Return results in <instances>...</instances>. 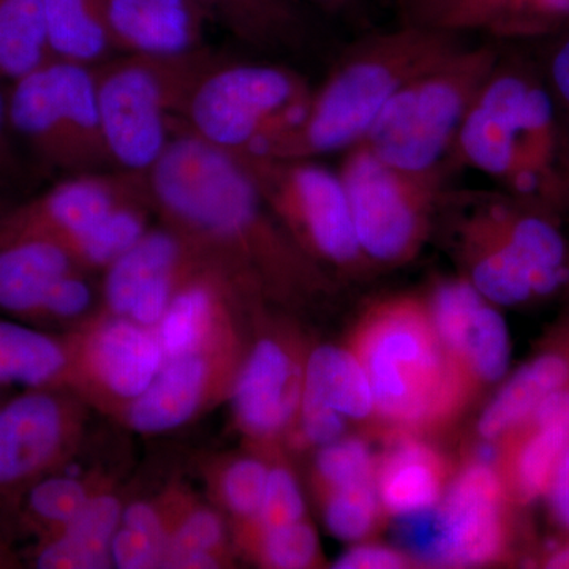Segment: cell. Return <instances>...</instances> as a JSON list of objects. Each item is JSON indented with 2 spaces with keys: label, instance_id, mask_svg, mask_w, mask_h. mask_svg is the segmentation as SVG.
Wrapping results in <instances>:
<instances>
[{
  "label": "cell",
  "instance_id": "cell-1",
  "mask_svg": "<svg viewBox=\"0 0 569 569\" xmlns=\"http://www.w3.org/2000/svg\"><path fill=\"white\" fill-rule=\"evenodd\" d=\"M146 187L164 223L208 249L261 298L298 302L335 288L230 153L179 132L146 174Z\"/></svg>",
  "mask_w": 569,
  "mask_h": 569
},
{
  "label": "cell",
  "instance_id": "cell-2",
  "mask_svg": "<svg viewBox=\"0 0 569 569\" xmlns=\"http://www.w3.org/2000/svg\"><path fill=\"white\" fill-rule=\"evenodd\" d=\"M346 343L369 378L380 440L432 438L473 407L438 336L426 293L369 302Z\"/></svg>",
  "mask_w": 569,
  "mask_h": 569
},
{
  "label": "cell",
  "instance_id": "cell-3",
  "mask_svg": "<svg viewBox=\"0 0 569 569\" xmlns=\"http://www.w3.org/2000/svg\"><path fill=\"white\" fill-rule=\"evenodd\" d=\"M467 39L407 22L367 33L343 51L326 80L312 89L301 114L252 153L318 159L348 151L365 140L407 81L466 47Z\"/></svg>",
  "mask_w": 569,
  "mask_h": 569
},
{
  "label": "cell",
  "instance_id": "cell-4",
  "mask_svg": "<svg viewBox=\"0 0 569 569\" xmlns=\"http://www.w3.org/2000/svg\"><path fill=\"white\" fill-rule=\"evenodd\" d=\"M455 170L479 171L498 189L569 178V137L539 61L503 43L449 157Z\"/></svg>",
  "mask_w": 569,
  "mask_h": 569
},
{
  "label": "cell",
  "instance_id": "cell-5",
  "mask_svg": "<svg viewBox=\"0 0 569 569\" xmlns=\"http://www.w3.org/2000/svg\"><path fill=\"white\" fill-rule=\"evenodd\" d=\"M492 460L481 455L459 463L440 503L396 519L400 548L421 568H486L527 563L533 548L520 512Z\"/></svg>",
  "mask_w": 569,
  "mask_h": 569
},
{
  "label": "cell",
  "instance_id": "cell-6",
  "mask_svg": "<svg viewBox=\"0 0 569 569\" xmlns=\"http://www.w3.org/2000/svg\"><path fill=\"white\" fill-rule=\"evenodd\" d=\"M501 48L503 43L489 40L468 43L411 78L392 96L361 144L407 171L427 173L451 167L449 157L460 126Z\"/></svg>",
  "mask_w": 569,
  "mask_h": 569
},
{
  "label": "cell",
  "instance_id": "cell-7",
  "mask_svg": "<svg viewBox=\"0 0 569 569\" xmlns=\"http://www.w3.org/2000/svg\"><path fill=\"white\" fill-rule=\"evenodd\" d=\"M312 88L280 63L212 54L193 78L178 112V133L230 156L257 152L305 110Z\"/></svg>",
  "mask_w": 569,
  "mask_h": 569
},
{
  "label": "cell",
  "instance_id": "cell-8",
  "mask_svg": "<svg viewBox=\"0 0 569 569\" xmlns=\"http://www.w3.org/2000/svg\"><path fill=\"white\" fill-rule=\"evenodd\" d=\"M212 52L152 58L122 54L96 70L97 104L112 168L146 176L178 134V112Z\"/></svg>",
  "mask_w": 569,
  "mask_h": 569
},
{
  "label": "cell",
  "instance_id": "cell-9",
  "mask_svg": "<svg viewBox=\"0 0 569 569\" xmlns=\"http://www.w3.org/2000/svg\"><path fill=\"white\" fill-rule=\"evenodd\" d=\"M337 173L346 187L359 246L378 274L417 260L436 231L455 170H402L359 142L342 153Z\"/></svg>",
  "mask_w": 569,
  "mask_h": 569
},
{
  "label": "cell",
  "instance_id": "cell-10",
  "mask_svg": "<svg viewBox=\"0 0 569 569\" xmlns=\"http://www.w3.org/2000/svg\"><path fill=\"white\" fill-rule=\"evenodd\" d=\"M299 249L339 282H366L378 272L367 260L339 173L316 159L233 156Z\"/></svg>",
  "mask_w": 569,
  "mask_h": 569
},
{
  "label": "cell",
  "instance_id": "cell-11",
  "mask_svg": "<svg viewBox=\"0 0 569 569\" xmlns=\"http://www.w3.org/2000/svg\"><path fill=\"white\" fill-rule=\"evenodd\" d=\"M9 116L14 137L52 170L74 176L112 168L93 66L48 59L11 82Z\"/></svg>",
  "mask_w": 569,
  "mask_h": 569
},
{
  "label": "cell",
  "instance_id": "cell-12",
  "mask_svg": "<svg viewBox=\"0 0 569 569\" xmlns=\"http://www.w3.org/2000/svg\"><path fill=\"white\" fill-rule=\"evenodd\" d=\"M312 348L295 326H266L242 359L231 387L236 425L254 443L274 451L301 406Z\"/></svg>",
  "mask_w": 569,
  "mask_h": 569
},
{
  "label": "cell",
  "instance_id": "cell-13",
  "mask_svg": "<svg viewBox=\"0 0 569 569\" xmlns=\"http://www.w3.org/2000/svg\"><path fill=\"white\" fill-rule=\"evenodd\" d=\"M425 293L449 361L475 406L508 377L512 346L507 320L500 307L458 274L438 277Z\"/></svg>",
  "mask_w": 569,
  "mask_h": 569
},
{
  "label": "cell",
  "instance_id": "cell-14",
  "mask_svg": "<svg viewBox=\"0 0 569 569\" xmlns=\"http://www.w3.org/2000/svg\"><path fill=\"white\" fill-rule=\"evenodd\" d=\"M436 234L458 276L500 309L541 305L530 272L490 219L479 189L449 187L438 209Z\"/></svg>",
  "mask_w": 569,
  "mask_h": 569
},
{
  "label": "cell",
  "instance_id": "cell-15",
  "mask_svg": "<svg viewBox=\"0 0 569 569\" xmlns=\"http://www.w3.org/2000/svg\"><path fill=\"white\" fill-rule=\"evenodd\" d=\"M353 432L377 437L376 400L365 367L347 343L313 347L287 441L295 451H317Z\"/></svg>",
  "mask_w": 569,
  "mask_h": 569
},
{
  "label": "cell",
  "instance_id": "cell-16",
  "mask_svg": "<svg viewBox=\"0 0 569 569\" xmlns=\"http://www.w3.org/2000/svg\"><path fill=\"white\" fill-rule=\"evenodd\" d=\"M80 413L56 388L28 389L0 407V498L20 503L32 485L62 462Z\"/></svg>",
  "mask_w": 569,
  "mask_h": 569
},
{
  "label": "cell",
  "instance_id": "cell-17",
  "mask_svg": "<svg viewBox=\"0 0 569 569\" xmlns=\"http://www.w3.org/2000/svg\"><path fill=\"white\" fill-rule=\"evenodd\" d=\"M217 258L170 224L148 230L107 268L103 293L112 316H162L176 291Z\"/></svg>",
  "mask_w": 569,
  "mask_h": 569
},
{
  "label": "cell",
  "instance_id": "cell-18",
  "mask_svg": "<svg viewBox=\"0 0 569 569\" xmlns=\"http://www.w3.org/2000/svg\"><path fill=\"white\" fill-rule=\"evenodd\" d=\"M148 197L146 176L114 171L74 174L0 219V231L56 239L73 254L122 206Z\"/></svg>",
  "mask_w": 569,
  "mask_h": 569
},
{
  "label": "cell",
  "instance_id": "cell-19",
  "mask_svg": "<svg viewBox=\"0 0 569 569\" xmlns=\"http://www.w3.org/2000/svg\"><path fill=\"white\" fill-rule=\"evenodd\" d=\"M399 10L407 24L505 44L548 40L569 28V0H399Z\"/></svg>",
  "mask_w": 569,
  "mask_h": 569
},
{
  "label": "cell",
  "instance_id": "cell-20",
  "mask_svg": "<svg viewBox=\"0 0 569 569\" xmlns=\"http://www.w3.org/2000/svg\"><path fill=\"white\" fill-rule=\"evenodd\" d=\"M568 445L569 388L542 400L488 447L508 496L526 509L545 498Z\"/></svg>",
  "mask_w": 569,
  "mask_h": 569
},
{
  "label": "cell",
  "instance_id": "cell-21",
  "mask_svg": "<svg viewBox=\"0 0 569 569\" xmlns=\"http://www.w3.org/2000/svg\"><path fill=\"white\" fill-rule=\"evenodd\" d=\"M167 362L156 329L112 316L73 347V376L82 373L104 395L130 403Z\"/></svg>",
  "mask_w": 569,
  "mask_h": 569
},
{
  "label": "cell",
  "instance_id": "cell-22",
  "mask_svg": "<svg viewBox=\"0 0 569 569\" xmlns=\"http://www.w3.org/2000/svg\"><path fill=\"white\" fill-rule=\"evenodd\" d=\"M569 388V298L557 320L526 362L505 378L482 407L477 421L479 443L492 445L529 417L548 397Z\"/></svg>",
  "mask_w": 569,
  "mask_h": 569
},
{
  "label": "cell",
  "instance_id": "cell-23",
  "mask_svg": "<svg viewBox=\"0 0 569 569\" xmlns=\"http://www.w3.org/2000/svg\"><path fill=\"white\" fill-rule=\"evenodd\" d=\"M114 52L152 58L189 54L204 48L208 14L193 0H102Z\"/></svg>",
  "mask_w": 569,
  "mask_h": 569
},
{
  "label": "cell",
  "instance_id": "cell-24",
  "mask_svg": "<svg viewBox=\"0 0 569 569\" xmlns=\"http://www.w3.org/2000/svg\"><path fill=\"white\" fill-rule=\"evenodd\" d=\"M378 452L376 488L389 519L421 515L440 503L458 463L429 437L395 436Z\"/></svg>",
  "mask_w": 569,
  "mask_h": 569
},
{
  "label": "cell",
  "instance_id": "cell-25",
  "mask_svg": "<svg viewBox=\"0 0 569 569\" xmlns=\"http://www.w3.org/2000/svg\"><path fill=\"white\" fill-rule=\"evenodd\" d=\"M241 362L213 365V348L167 359L159 376L126 406L127 425L141 433H162L189 422L213 389V372L236 377Z\"/></svg>",
  "mask_w": 569,
  "mask_h": 569
},
{
  "label": "cell",
  "instance_id": "cell-26",
  "mask_svg": "<svg viewBox=\"0 0 569 569\" xmlns=\"http://www.w3.org/2000/svg\"><path fill=\"white\" fill-rule=\"evenodd\" d=\"M77 269L82 268L56 239L0 231V309L36 318L52 284Z\"/></svg>",
  "mask_w": 569,
  "mask_h": 569
},
{
  "label": "cell",
  "instance_id": "cell-27",
  "mask_svg": "<svg viewBox=\"0 0 569 569\" xmlns=\"http://www.w3.org/2000/svg\"><path fill=\"white\" fill-rule=\"evenodd\" d=\"M122 511L112 493H92L71 522L41 541L33 563L40 569L111 568V542Z\"/></svg>",
  "mask_w": 569,
  "mask_h": 569
},
{
  "label": "cell",
  "instance_id": "cell-28",
  "mask_svg": "<svg viewBox=\"0 0 569 569\" xmlns=\"http://www.w3.org/2000/svg\"><path fill=\"white\" fill-rule=\"evenodd\" d=\"M213 24L258 51L293 50L306 39L298 0H193Z\"/></svg>",
  "mask_w": 569,
  "mask_h": 569
},
{
  "label": "cell",
  "instance_id": "cell-29",
  "mask_svg": "<svg viewBox=\"0 0 569 569\" xmlns=\"http://www.w3.org/2000/svg\"><path fill=\"white\" fill-rule=\"evenodd\" d=\"M73 376V347L29 326L0 321V385L56 388Z\"/></svg>",
  "mask_w": 569,
  "mask_h": 569
},
{
  "label": "cell",
  "instance_id": "cell-30",
  "mask_svg": "<svg viewBox=\"0 0 569 569\" xmlns=\"http://www.w3.org/2000/svg\"><path fill=\"white\" fill-rule=\"evenodd\" d=\"M52 58L99 66L111 58L102 0H43Z\"/></svg>",
  "mask_w": 569,
  "mask_h": 569
},
{
  "label": "cell",
  "instance_id": "cell-31",
  "mask_svg": "<svg viewBox=\"0 0 569 569\" xmlns=\"http://www.w3.org/2000/svg\"><path fill=\"white\" fill-rule=\"evenodd\" d=\"M51 58L43 0H0V80H20Z\"/></svg>",
  "mask_w": 569,
  "mask_h": 569
},
{
  "label": "cell",
  "instance_id": "cell-32",
  "mask_svg": "<svg viewBox=\"0 0 569 569\" xmlns=\"http://www.w3.org/2000/svg\"><path fill=\"white\" fill-rule=\"evenodd\" d=\"M326 529L340 541H372L387 527L388 518L376 481L358 482L317 498Z\"/></svg>",
  "mask_w": 569,
  "mask_h": 569
},
{
  "label": "cell",
  "instance_id": "cell-33",
  "mask_svg": "<svg viewBox=\"0 0 569 569\" xmlns=\"http://www.w3.org/2000/svg\"><path fill=\"white\" fill-rule=\"evenodd\" d=\"M224 541L227 530L216 511L190 509L173 530H168L162 568H219Z\"/></svg>",
  "mask_w": 569,
  "mask_h": 569
},
{
  "label": "cell",
  "instance_id": "cell-34",
  "mask_svg": "<svg viewBox=\"0 0 569 569\" xmlns=\"http://www.w3.org/2000/svg\"><path fill=\"white\" fill-rule=\"evenodd\" d=\"M370 440L365 433L353 432L317 449L312 467L317 498L346 486L376 481L378 452Z\"/></svg>",
  "mask_w": 569,
  "mask_h": 569
},
{
  "label": "cell",
  "instance_id": "cell-35",
  "mask_svg": "<svg viewBox=\"0 0 569 569\" xmlns=\"http://www.w3.org/2000/svg\"><path fill=\"white\" fill-rule=\"evenodd\" d=\"M92 493L77 478L44 477L28 489L20 503L29 529L43 539L59 533L81 511Z\"/></svg>",
  "mask_w": 569,
  "mask_h": 569
},
{
  "label": "cell",
  "instance_id": "cell-36",
  "mask_svg": "<svg viewBox=\"0 0 569 569\" xmlns=\"http://www.w3.org/2000/svg\"><path fill=\"white\" fill-rule=\"evenodd\" d=\"M247 549L264 568L307 569L325 563L320 538L307 518L263 531Z\"/></svg>",
  "mask_w": 569,
  "mask_h": 569
},
{
  "label": "cell",
  "instance_id": "cell-37",
  "mask_svg": "<svg viewBox=\"0 0 569 569\" xmlns=\"http://www.w3.org/2000/svg\"><path fill=\"white\" fill-rule=\"evenodd\" d=\"M269 475L263 503L257 519L242 530V541L247 548L266 530L276 529L284 523L306 519L307 507L301 485L295 471L283 462L279 452H268Z\"/></svg>",
  "mask_w": 569,
  "mask_h": 569
},
{
  "label": "cell",
  "instance_id": "cell-38",
  "mask_svg": "<svg viewBox=\"0 0 569 569\" xmlns=\"http://www.w3.org/2000/svg\"><path fill=\"white\" fill-rule=\"evenodd\" d=\"M269 458L242 456L223 468L219 493L224 508L241 523V530L257 519L268 485Z\"/></svg>",
  "mask_w": 569,
  "mask_h": 569
},
{
  "label": "cell",
  "instance_id": "cell-39",
  "mask_svg": "<svg viewBox=\"0 0 569 569\" xmlns=\"http://www.w3.org/2000/svg\"><path fill=\"white\" fill-rule=\"evenodd\" d=\"M167 545L121 523L111 542L112 567L121 569L162 568Z\"/></svg>",
  "mask_w": 569,
  "mask_h": 569
},
{
  "label": "cell",
  "instance_id": "cell-40",
  "mask_svg": "<svg viewBox=\"0 0 569 569\" xmlns=\"http://www.w3.org/2000/svg\"><path fill=\"white\" fill-rule=\"evenodd\" d=\"M82 269L70 272L58 280L44 298L36 318L52 320H74L81 317L92 305V288L82 276Z\"/></svg>",
  "mask_w": 569,
  "mask_h": 569
},
{
  "label": "cell",
  "instance_id": "cell-41",
  "mask_svg": "<svg viewBox=\"0 0 569 569\" xmlns=\"http://www.w3.org/2000/svg\"><path fill=\"white\" fill-rule=\"evenodd\" d=\"M548 41V50L539 59V66L569 137V28Z\"/></svg>",
  "mask_w": 569,
  "mask_h": 569
},
{
  "label": "cell",
  "instance_id": "cell-42",
  "mask_svg": "<svg viewBox=\"0 0 569 569\" xmlns=\"http://www.w3.org/2000/svg\"><path fill=\"white\" fill-rule=\"evenodd\" d=\"M332 568L336 569H410L421 568L415 557L406 549L381 542H355L337 557Z\"/></svg>",
  "mask_w": 569,
  "mask_h": 569
},
{
  "label": "cell",
  "instance_id": "cell-43",
  "mask_svg": "<svg viewBox=\"0 0 569 569\" xmlns=\"http://www.w3.org/2000/svg\"><path fill=\"white\" fill-rule=\"evenodd\" d=\"M542 500L548 503L550 519L569 535V445L556 468L548 492Z\"/></svg>",
  "mask_w": 569,
  "mask_h": 569
},
{
  "label": "cell",
  "instance_id": "cell-44",
  "mask_svg": "<svg viewBox=\"0 0 569 569\" xmlns=\"http://www.w3.org/2000/svg\"><path fill=\"white\" fill-rule=\"evenodd\" d=\"M526 567L545 569H569V535L553 545L535 548Z\"/></svg>",
  "mask_w": 569,
  "mask_h": 569
},
{
  "label": "cell",
  "instance_id": "cell-45",
  "mask_svg": "<svg viewBox=\"0 0 569 569\" xmlns=\"http://www.w3.org/2000/svg\"><path fill=\"white\" fill-rule=\"evenodd\" d=\"M13 137L9 116V92L0 88V176L9 173L13 167Z\"/></svg>",
  "mask_w": 569,
  "mask_h": 569
},
{
  "label": "cell",
  "instance_id": "cell-46",
  "mask_svg": "<svg viewBox=\"0 0 569 569\" xmlns=\"http://www.w3.org/2000/svg\"><path fill=\"white\" fill-rule=\"evenodd\" d=\"M306 2L312 3L328 13H337V11H343L353 6L356 0H306Z\"/></svg>",
  "mask_w": 569,
  "mask_h": 569
},
{
  "label": "cell",
  "instance_id": "cell-47",
  "mask_svg": "<svg viewBox=\"0 0 569 569\" xmlns=\"http://www.w3.org/2000/svg\"><path fill=\"white\" fill-rule=\"evenodd\" d=\"M10 563L9 552H7L6 546H3L2 539H0V565Z\"/></svg>",
  "mask_w": 569,
  "mask_h": 569
}]
</instances>
